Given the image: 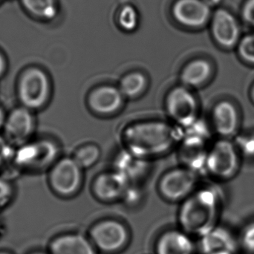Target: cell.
Returning a JSON list of instances; mask_svg holds the SVG:
<instances>
[{
	"instance_id": "25",
	"label": "cell",
	"mask_w": 254,
	"mask_h": 254,
	"mask_svg": "<svg viewBox=\"0 0 254 254\" xmlns=\"http://www.w3.org/2000/svg\"><path fill=\"white\" fill-rule=\"evenodd\" d=\"M239 249L244 254H254V220L243 225L237 234Z\"/></svg>"
},
{
	"instance_id": "17",
	"label": "cell",
	"mask_w": 254,
	"mask_h": 254,
	"mask_svg": "<svg viewBox=\"0 0 254 254\" xmlns=\"http://www.w3.org/2000/svg\"><path fill=\"white\" fill-rule=\"evenodd\" d=\"M90 239L80 234H65L54 238L49 245V254H96Z\"/></svg>"
},
{
	"instance_id": "7",
	"label": "cell",
	"mask_w": 254,
	"mask_h": 254,
	"mask_svg": "<svg viewBox=\"0 0 254 254\" xmlns=\"http://www.w3.org/2000/svg\"><path fill=\"white\" fill-rule=\"evenodd\" d=\"M82 170L73 158L58 159L49 170L51 189L61 196H69L75 193L81 185Z\"/></svg>"
},
{
	"instance_id": "8",
	"label": "cell",
	"mask_w": 254,
	"mask_h": 254,
	"mask_svg": "<svg viewBox=\"0 0 254 254\" xmlns=\"http://www.w3.org/2000/svg\"><path fill=\"white\" fill-rule=\"evenodd\" d=\"M90 240L95 248L104 253L113 254L122 250L129 239L124 224L113 219L101 221L91 228Z\"/></svg>"
},
{
	"instance_id": "28",
	"label": "cell",
	"mask_w": 254,
	"mask_h": 254,
	"mask_svg": "<svg viewBox=\"0 0 254 254\" xmlns=\"http://www.w3.org/2000/svg\"><path fill=\"white\" fill-rule=\"evenodd\" d=\"M14 149L9 146L0 134V171L7 164H10L13 157Z\"/></svg>"
},
{
	"instance_id": "3",
	"label": "cell",
	"mask_w": 254,
	"mask_h": 254,
	"mask_svg": "<svg viewBox=\"0 0 254 254\" xmlns=\"http://www.w3.org/2000/svg\"><path fill=\"white\" fill-rule=\"evenodd\" d=\"M59 156V146L47 137H34L32 140L14 149L10 164L15 171L37 174L51 167Z\"/></svg>"
},
{
	"instance_id": "23",
	"label": "cell",
	"mask_w": 254,
	"mask_h": 254,
	"mask_svg": "<svg viewBox=\"0 0 254 254\" xmlns=\"http://www.w3.org/2000/svg\"><path fill=\"white\" fill-rule=\"evenodd\" d=\"M140 16L137 9L131 4L122 6L116 14V23L124 32L132 33L137 29Z\"/></svg>"
},
{
	"instance_id": "32",
	"label": "cell",
	"mask_w": 254,
	"mask_h": 254,
	"mask_svg": "<svg viewBox=\"0 0 254 254\" xmlns=\"http://www.w3.org/2000/svg\"><path fill=\"white\" fill-rule=\"evenodd\" d=\"M202 1L205 2L210 8H213L219 5L223 0H202Z\"/></svg>"
},
{
	"instance_id": "1",
	"label": "cell",
	"mask_w": 254,
	"mask_h": 254,
	"mask_svg": "<svg viewBox=\"0 0 254 254\" xmlns=\"http://www.w3.org/2000/svg\"><path fill=\"white\" fill-rule=\"evenodd\" d=\"M179 132L162 122H142L131 125L124 133L127 151L140 158L160 155L174 144Z\"/></svg>"
},
{
	"instance_id": "4",
	"label": "cell",
	"mask_w": 254,
	"mask_h": 254,
	"mask_svg": "<svg viewBox=\"0 0 254 254\" xmlns=\"http://www.w3.org/2000/svg\"><path fill=\"white\" fill-rule=\"evenodd\" d=\"M52 89L50 77L44 68L38 65H28L18 74L16 95L19 105L34 113L47 105Z\"/></svg>"
},
{
	"instance_id": "21",
	"label": "cell",
	"mask_w": 254,
	"mask_h": 254,
	"mask_svg": "<svg viewBox=\"0 0 254 254\" xmlns=\"http://www.w3.org/2000/svg\"><path fill=\"white\" fill-rule=\"evenodd\" d=\"M146 163L143 158L133 155L128 151L121 154L116 161V171L123 175L128 181L139 177L144 173Z\"/></svg>"
},
{
	"instance_id": "13",
	"label": "cell",
	"mask_w": 254,
	"mask_h": 254,
	"mask_svg": "<svg viewBox=\"0 0 254 254\" xmlns=\"http://www.w3.org/2000/svg\"><path fill=\"white\" fill-rule=\"evenodd\" d=\"M196 182L191 169H176L165 175L160 182V191L164 198L179 201L190 195Z\"/></svg>"
},
{
	"instance_id": "6",
	"label": "cell",
	"mask_w": 254,
	"mask_h": 254,
	"mask_svg": "<svg viewBox=\"0 0 254 254\" xmlns=\"http://www.w3.org/2000/svg\"><path fill=\"white\" fill-rule=\"evenodd\" d=\"M239 165L240 158L237 147L229 139L218 140L207 152L206 170L218 179H231L237 173Z\"/></svg>"
},
{
	"instance_id": "29",
	"label": "cell",
	"mask_w": 254,
	"mask_h": 254,
	"mask_svg": "<svg viewBox=\"0 0 254 254\" xmlns=\"http://www.w3.org/2000/svg\"><path fill=\"white\" fill-rule=\"evenodd\" d=\"M243 19L249 25L254 27V0H247L242 10Z\"/></svg>"
},
{
	"instance_id": "38",
	"label": "cell",
	"mask_w": 254,
	"mask_h": 254,
	"mask_svg": "<svg viewBox=\"0 0 254 254\" xmlns=\"http://www.w3.org/2000/svg\"></svg>"
},
{
	"instance_id": "19",
	"label": "cell",
	"mask_w": 254,
	"mask_h": 254,
	"mask_svg": "<svg viewBox=\"0 0 254 254\" xmlns=\"http://www.w3.org/2000/svg\"><path fill=\"white\" fill-rule=\"evenodd\" d=\"M213 72L211 64L204 58L190 61L182 69L181 80L185 86L199 87L210 78Z\"/></svg>"
},
{
	"instance_id": "36",
	"label": "cell",
	"mask_w": 254,
	"mask_h": 254,
	"mask_svg": "<svg viewBox=\"0 0 254 254\" xmlns=\"http://www.w3.org/2000/svg\"><path fill=\"white\" fill-rule=\"evenodd\" d=\"M31 254H49V253H43V252H34V253Z\"/></svg>"
},
{
	"instance_id": "14",
	"label": "cell",
	"mask_w": 254,
	"mask_h": 254,
	"mask_svg": "<svg viewBox=\"0 0 254 254\" xmlns=\"http://www.w3.org/2000/svg\"><path fill=\"white\" fill-rule=\"evenodd\" d=\"M212 122L221 137L229 139L234 136L240 126V114L235 104L227 100L216 104L212 112Z\"/></svg>"
},
{
	"instance_id": "24",
	"label": "cell",
	"mask_w": 254,
	"mask_h": 254,
	"mask_svg": "<svg viewBox=\"0 0 254 254\" xmlns=\"http://www.w3.org/2000/svg\"><path fill=\"white\" fill-rule=\"evenodd\" d=\"M101 150L96 145L88 144L81 146L74 152V161L82 169L89 168L99 159Z\"/></svg>"
},
{
	"instance_id": "18",
	"label": "cell",
	"mask_w": 254,
	"mask_h": 254,
	"mask_svg": "<svg viewBox=\"0 0 254 254\" xmlns=\"http://www.w3.org/2000/svg\"><path fill=\"white\" fill-rule=\"evenodd\" d=\"M123 99L124 95L119 88L102 86L92 91L89 95V105L98 114H113L121 108Z\"/></svg>"
},
{
	"instance_id": "2",
	"label": "cell",
	"mask_w": 254,
	"mask_h": 254,
	"mask_svg": "<svg viewBox=\"0 0 254 254\" xmlns=\"http://www.w3.org/2000/svg\"><path fill=\"white\" fill-rule=\"evenodd\" d=\"M220 206L219 195L213 190H200L189 195L179 210L181 230L200 238L219 225Z\"/></svg>"
},
{
	"instance_id": "37",
	"label": "cell",
	"mask_w": 254,
	"mask_h": 254,
	"mask_svg": "<svg viewBox=\"0 0 254 254\" xmlns=\"http://www.w3.org/2000/svg\"><path fill=\"white\" fill-rule=\"evenodd\" d=\"M2 1H4V0H0V2H1Z\"/></svg>"
},
{
	"instance_id": "10",
	"label": "cell",
	"mask_w": 254,
	"mask_h": 254,
	"mask_svg": "<svg viewBox=\"0 0 254 254\" xmlns=\"http://www.w3.org/2000/svg\"><path fill=\"white\" fill-rule=\"evenodd\" d=\"M213 40L222 49L236 48L241 40V29L236 16L225 8L216 9L210 21Z\"/></svg>"
},
{
	"instance_id": "27",
	"label": "cell",
	"mask_w": 254,
	"mask_h": 254,
	"mask_svg": "<svg viewBox=\"0 0 254 254\" xmlns=\"http://www.w3.org/2000/svg\"><path fill=\"white\" fill-rule=\"evenodd\" d=\"M15 195L16 190L11 179L0 175V210L11 204Z\"/></svg>"
},
{
	"instance_id": "16",
	"label": "cell",
	"mask_w": 254,
	"mask_h": 254,
	"mask_svg": "<svg viewBox=\"0 0 254 254\" xmlns=\"http://www.w3.org/2000/svg\"><path fill=\"white\" fill-rule=\"evenodd\" d=\"M195 248L190 236L182 230H169L156 242V254H195Z\"/></svg>"
},
{
	"instance_id": "35",
	"label": "cell",
	"mask_w": 254,
	"mask_h": 254,
	"mask_svg": "<svg viewBox=\"0 0 254 254\" xmlns=\"http://www.w3.org/2000/svg\"><path fill=\"white\" fill-rule=\"evenodd\" d=\"M0 254H13L10 252H6V251H0Z\"/></svg>"
},
{
	"instance_id": "5",
	"label": "cell",
	"mask_w": 254,
	"mask_h": 254,
	"mask_svg": "<svg viewBox=\"0 0 254 254\" xmlns=\"http://www.w3.org/2000/svg\"><path fill=\"white\" fill-rule=\"evenodd\" d=\"M36 128L35 113L19 105L7 112L0 134L7 144L15 149L35 137Z\"/></svg>"
},
{
	"instance_id": "15",
	"label": "cell",
	"mask_w": 254,
	"mask_h": 254,
	"mask_svg": "<svg viewBox=\"0 0 254 254\" xmlns=\"http://www.w3.org/2000/svg\"><path fill=\"white\" fill-rule=\"evenodd\" d=\"M128 182L119 172L100 175L94 183V192L99 199L105 201H115L125 198L128 190Z\"/></svg>"
},
{
	"instance_id": "34",
	"label": "cell",
	"mask_w": 254,
	"mask_h": 254,
	"mask_svg": "<svg viewBox=\"0 0 254 254\" xmlns=\"http://www.w3.org/2000/svg\"><path fill=\"white\" fill-rule=\"evenodd\" d=\"M250 98L251 100L252 101V102H253V104H254V83L253 86H252V88H251Z\"/></svg>"
},
{
	"instance_id": "26",
	"label": "cell",
	"mask_w": 254,
	"mask_h": 254,
	"mask_svg": "<svg viewBox=\"0 0 254 254\" xmlns=\"http://www.w3.org/2000/svg\"><path fill=\"white\" fill-rule=\"evenodd\" d=\"M236 48L243 62L254 65V32L243 36Z\"/></svg>"
},
{
	"instance_id": "12",
	"label": "cell",
	"mask_w": 254,
	"mask_h": 254,
	"mask_svg": "<svg viewBox=\"0 0 254 254\" xmlns=\"http://www.w3.org/2000/svg\"><path fill=\"white\" fill-rule=\"evenodd\" d=\"M198 249L201 254H237L240 252L237 235L227 227L219 225L200 237Z\"/></svg>"
},
{
	"instance_id": "22",
	"label": "cell",
	"mask_w": 254,
	"mask_h": 254,
	"mask_svg": "<svg viewBox=\"0 0 254 254\" xmlns=\"http://www.w3.org/2000/svg\"><path fill=\"white\" fill-rule=\"evenodd\" d=\"M146 80L144 74L135 71L129 73L122 79L119 89L124 97L133 98L138 96L146 89Z\"/></svg>"
},
{
	"instance_id": "20",
	"label": "cell",
	"mask_w": 254,
	"mask_h": 254,
	"mask_svg": "<svg viewBox=\"0 0 254 254\" xmlns=\"http://www.w3.org/2000/svg\"><path fill=\"white\" fill-rule=\"evenodd\" d=\"M21 6L29 16L42 22L55 20L59 14L58 0H19Z\"/></svg>"
},
{
	"instance_id": "31",
	"label": "cell",
	"mask_w": 254,
	"mask_h": 254,
	"mask_svg": "<svg viewBox=\"0 0 254 254\" xmlns=\"http://www.w3.org/2000/svg\"><path fill=\"white\" fill-rule=\"evenodd\" d=\"M7 113V112L5 111L3 106L0 104V132H1L3 125H4V122H5Z\"/></svg>"
},
{
	"instance_id": "30",
	"label": "cell",
	"mask_w": 254,
	"mask_h": 254,
	"mask_svg": "<svg viewBox=\"0 0 254 254\" xmlns=\"http://www.w3.org/2000/svg\"><path fill=\"white\" fill-rule=\"evenodd\" d=\"M7 71V61L5 55L0 50V79L5 75Z\"/></svg>"
},
{
	"instance_id": "11",
	"label": "cell",
	"mask_w": 254,
	"mask_h": 254,
	"mask_svg": "<svg viewBox=\"0 0 254 254\" xmlns=\"http://www.w3.org/2000/svg\"><path fill=\"white\" fill-rule=\"evenodd\" d=\"M167 110L173 120L189 127L196 122L198 105L195 97L185 87H176L167 95Z\"/></svg>"
},
{
	"instance_id": "9",
	"label": "cell",
	"mask_w": 254,
	"mask_h": 254,
	"mask_svg": "<svg viewBox=\"0 0 254 254\" xmlns=\"http://www.w3.org/2000/svg\"><path fill=\"white\" fill-rule=\"evenodd\" d=\"M212 8L202 0H176L171 7V15L182 28L198 30L210 23Z\"/></svg>"
},
{
	"instance_id": "33",
	"label": "cell",
	"mask_w": 254,
	"mask_h": 254,
	"mask_svg": "<svg viewBox=\"0 0 254 254\" xmlns=\"http://www.w3.org/2000/svg\"><path fill=\"white\" fill-rule=\"evenodd\" d=\"M6 231H7V228H6L5 222H4L2 218L0 217V240L4 237Z\"/></svg>"
}]
</instances>
